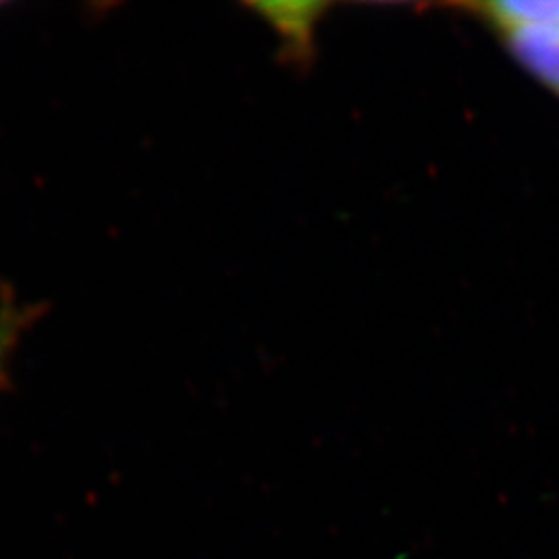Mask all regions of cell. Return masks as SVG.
I'll use <instances>...</instances> for the list:
<instances>
[{
  "instance_id": "obj_1",
  "label": "cell",
  "mask_w": 559,
  "mask_h": 559,
  "mask_svg": "<svg viewBox=\"0 0 559 559\" xmlns=\"http://www.w3.org/2000/svg\"><path fill=\"white\" fill-rule=\"evenodd\" d=\"M496 36L501 48L559 100V0L459 4Z\"/></svg>"
},
{
  "instance_id": "obj_2",
  "label": "cell",
  "mask_w": 559,
  "mask_h": 559,
  "mask_svg": "<svg viewBox=\"0 0 559 559\" xmlns=\"http://www.w3.org/2000/svg\"><path fill=\"white\" fill-rule=\"evenodd\" d=\"M34 320L32 307H20L13 300H4L0 305V380L7 371L9 359L20 344L21 334L29 328Z\"/></svg>"
}]
</instances>
